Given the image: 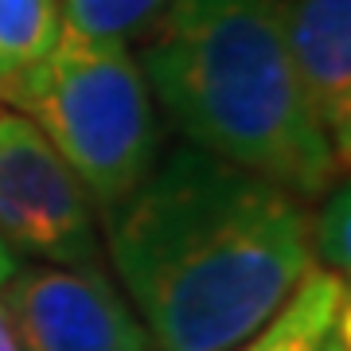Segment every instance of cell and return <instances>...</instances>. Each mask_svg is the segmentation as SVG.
<instances>
[{"label":"cell","mask_w":351,"mask_h":351,"mask_svg":"<svg viewBox=\"0 0 351 351\" xmlns=\"http://www.w3.org/2000/svg\"><path fill=\"white\" fill-rule=\"evenodd\" d=\"M110 258L149 351H234L313 269L308 203L184 145L106 211Z\"/></svg>","instance_id":"6da1fadb"},{"label":"cell","mask_w":351,"mask_h":351,"mask_svg":"<svg viewBox=\"0 0 351 351\" xmlns=\"http://www.w3.org/2000/svg\"><path fill=\"white\" fill-rule=\"evenodd\" d=\"M137 55L176 129L297 199H320L343 164L316 125L269 0H168Z\"/></svg>","instance_id":"7a4b0ae2"},{"label":"cell","mask_w":351,"mask_h":351,"mask_svg":"<svg viewBox=\"0 0 351 351\" xmlns=\"http://www.w3.org/2000/svg\"><path fill=\"white\" fill-rule=\"evenodd\" d=\"M8 110H20L55 145L101 215L145 184L160 152L156 101L129 43L63 27Z\"/></svg>","instance_id":"3957f363"},{"label":"cell","mask_w":351,"mask_h":351,"mask_svg":"<svg viewBox=\"0 0 351 351\" xmlns=\"http://www.w3.org/2000/svg\"><path fill=\"white\" fill-rule=\"evenodd\" d=\"M0 239L51 265H98L94 199L24 113L0 106Z\"/></svg>","instance_id":"277c9868"},{"label":"cell","mask_w":351,"mask_h":351,"mask_svg":"<svg viewBox=\"0 0 351 351\" xmlns=\"http://www.w3.org/2000/svg\"><path fill=\"white\" fill-rule=\"evenodd\" d=\"M0 304L27 351H149L137 313L98 265H24Z\"/></svg>","instance_id":"5b68a950"},{"label":"cell","mask_w":351,"mask_h":351,"mask_svg":"<svg viewBox=\"0 0 351 351\" xmlns=\"http://www.w3.org/2000/svg\"><path fill=\"white\" fill-rule=\"evenodd\" d=\"M308 110L336 160L351 156V0H269Z\"/></svg>","instance_id":"8992f818"},{"label":"cell","mask_w":351,"mask_h":351,"mask_svg":"<svg viewBox=\"0 0 351 351\" xmlns=\"http://www.w3.org/2000/svg\"><path fill=\"white\" fill-rule=\"evenodd\" d=\"M63 32L59 0H0V106H8Z\"/></svg>","instance_id":"52a82bcc"},{"label":"cell","mask_w":351,"mask_h":351,"mask_svg":"<svg viewBox=\"0 0 351 351\" xmlns=\"http://www.w3.org/2000/svg\"><path fill=\"white\" fill-rule=\"evenodd\" d=\"M343 304H351L348 281L328 269H308L285 308L258 332V351H316Z\"/></svg>","instance_id":"ba28073f"},{"label":"cell","mask_w":351,"mask_h":351,"mask_svg":"<svg viewBox=\"0 0 351 351\" xmlns=\"http://www.w3.org/2000/svg\"><path fill=\"white\" fill-rule=\"evenodd\" d=\"M164 8L168 0H59L66 32L86 39H113V43L145 36Z\"/></svg>","instance_id":"9c48e42d"},{"label":"cell","mask_w":351,"mask_h":351,"mask_svg":"<svg viewBox=\"0 0 351 351\" xmlns=\"http://www.w3.org/2000/svg\"><path fill=\"white\" fill-rule=\"evenodd\" d=\"M320 215L313 223V262H320L328 274L348 281V262H351V226H348V176H339L336 184L320 195Z\"/></svg>","instance_id":"30bf717a"},{"label":"cell","mask_w":351,"mask_h":351,"mask_svg":"<svg viewBox=\"0 0 351 351\" xmlns=\"http://www.w3.org/2000/svg\"><path fill=\"white\" fill-rule=\"evenodd\" d=\"M316 351H351V304H343L336 313V320H332L328 332L320 336Z\"/></svg>","instance_id":"8fae6325"},{"label":"cell","mask_w":351,"mask_h":351,"mask_svg":"<svg viewBox=\"0 0 351 351\" xmlns=\"http://www.w3.org/2000/svg\"><path fill=\"white\" fill-rule=\"evenodd\" d=\"M0 351H27L20 332H16V324L8 320V313H4V304H0Z\"/></svg>","instance_id":"7c38bea8"},{"label":"cell","mask_w":351,"mask_h":351,"mask_svg":"<svg viewBox=\"0 0 351 351\" xmlns=\"http://www.w3.org/2000/svg\"><path fill=\"white\" fill-rule=\"evenodd\" d=\"M12 269H16V254L8 250V246H4V239H0V285H4L8 277H12Z\"/></svg>","instance_id":"4fadbf2b"},{"label":"cell","mask_w":351,"mask_h":351,"mask_svg":"<svg viewBox=\"0 0 351 351\" xmlns=\"http://www.w3.org/2000/svg\"><path fill=\"white\" fill-rule=\"evenodd\" d=\"M234 351H258V336H254V339H246V343H242V348H234Z\"/></svg>","instance_id":"5bb4252c"}]
</instances>
